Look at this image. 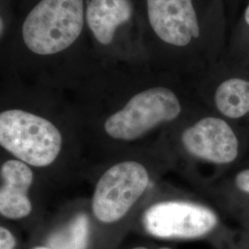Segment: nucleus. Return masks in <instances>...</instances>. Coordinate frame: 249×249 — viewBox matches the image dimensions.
<instances>
[{
  "instance_id": "obj_1",
  "label": "nucleus",
  "mask_w": 249,
  "mask_h": 249,
  "mask_svg": "<svg viewBox=\"0 0 249 249\" xmlns=\"http://www.w3.org/2000/svg\"><path fill=\"white\" fill-rule=\"evenodd\" d=\"M149 62L164 71H208L224 55L226 0H141Z\"/></svg>"
},
{
  "instance_id": "obj_2",
  "label": "nucleus",
  "mask_w": 249,
  "mask_h": 249,
  "mask_svg": "<svg viewBox=\"0 0 249 249\" xmlns=\"http://www.w3.org/2000/svg\"><path fill=\"white\" fill-rule=\"evenodd\" d=\"M85 8L86 0H20L1 43L2 59L16 70L75 77L92 59Z\"/></svg>"
},
{
  "instance_id": "obj_3",
  "label": "nucleus",
  "mask_w": 249,
  "mask_h": 249,
  "mask_svg": "<svg viewBox=\"0 0 249 249\" xmlns=\"http://www.w3.org/2000/svg\"><path fill=\"white\" fill-rule=\"evenodd\" d=\"M89 51L100 62L150 64L141 0H86Z\"/></svg>"
},
{
  "instance_id": "obj_4",
  "label": "nucleus",
  "mask_w": 249,
  "mask_h": 249,
  "mask_svg": "<svg viewBox=\"0 0 249 249\" xmlns=\"http://www.w3.org/2000/svg\"><path fill=\"white\" fill-rule=\"evenodd\" d=\"M124 97L104 122L105 131L115 140H137L152 128L176 120L183 112L177 89L160 81L146 80Z\"/></svg>"
},
{
  "instance_id": "obj_5",
  "label": "nucleus",
  "mask_w": 249,
  "mask_h": 249,
  "mask_svg": "<svg viewBox=\"0 0 249 249\" xmlns=\"http://www.w3.org/2000/svg\"><path fill=\"white\" fill-rule=\"evenodd\" d=\"M0 144L18 160L45 167L57 158L62 136L45 116L24 108L10 107L0 113Z\"/></svg>"
},
{
  "instance_id": "obj_6",
  "label": "nucleus",
  "mask_w": 249,
  "mask_h": 249,
  "mask_svg": "<svg viewBox=\"0 0 249 249\" xmlns=\"http://www.w3.org/2000/svg\"><path fill=\"white\" fill-rule=\"evenodd\" d=\"M149 182L148 171L138 161L113 165L96 184L91 201L94 216L102 223L119 221L142 196Z\"/></svg>"
},
{
  "instance_id": "obj_7",
  "label": "nucleus",
  "mask_w": 249,
  "mask_h": 249,
  "mask_svg": "<svg viewBox=\"0 0 249 249\" xmlns=\"http://www.w3.org/2000/svg\"><path fill=\"white\" fill-rule=\"evenodd\" d=\"M216 214L207 207L185 201H163L143 214L145 230L159 238H195L216 226Z\"/></svg>"
},
{
  "instance_id": "obj_8",
  "label": "nucleus",
  "mask_w": 249,
  "mask_h": 249,
  "mask_svg": "<svg viewBox=\"0 0 249 249\" xmlns=\"http://www.w3.org/2000/svg\"><path fill=\"white\" fill-rule=\"evenodd\" d=\"M182 143L193 156L216 163L231 162L238 154V141L231 126L216 116H206L187 127Z\"/></svg>"
},
{
  "instance_id": "obj_9",
  "label": "nucleus",
  "mask_w": 249,
  "mask_h": 249,
  "mask_svg": "<svg viewBox=\"0 0 249 249\" xmlns=\"http://www.w3.org/2000/svg\"><path fill=\"white\" fill-rule=\"evenodd\" d=\"M215 65L223 73L213 91L215 108L231 119L249 115V62L221 59Z\"/></svg>"
},
{
  "instance_id": "obj_10",
  "label": "nucleus",
  "mask_w": 249,
  "mask_h": 249,
  "mask_svg": "<svg viewBox=\"0 0 249 249\" xmlns=\"http://www.w3.org/2000/svg\"><path fill=\"white\" fill-rule=\"evenodd\" d=\"M0 176V213L11 220L26 217L33 209L27 195L34 181L33 171L21 160H9L1 165Z\"/></svg>"
},
{
  "instance_id": "obj_11",
  "label": "nucleus",
  "mask_w": 249,
  "mask_h": 249,
  "mask_svg": "<svg viewBox=\"0 0 249 249\" xmlns=\"http://www.w3.org/2000/svg\"><path fill=\"white\" fill-rule=\"evenodd\" d=\"M222 59L231 62H249V0L229 28L225 53Z\"/></svg>"
},
{
  "instance_id": "obj_12",
  "label": "nucleus",
  "mask_w": 249,
  "mask_h": 249,
  "mask_svg": "<svg viewBox=\"0 0 249 249\" xmlns=\"http://www.w3.org/2000/svg\"><path fill=\"white\" fill-rule=\"evenodd\" d=\"M89 234V222L86 216L80 215L61 231L49 238L50 249H86Z\"/></svg>"
},
{
  "instance_id": "obj_13",
  "label": "nucleus",
  "mask_w": 249,
  "mask_h": 249,
  "mask_svg": "<svg viewBox=\"0 0 249 249\" xmlns=\"http://www.w3.org/2000/svg\"><path fill=\"white\" fill-rule=\"evenodd\" d=\"M16 240L10 231L1 226L0 228V249H14Z\"/></svg>"
},
{
  "instance_id": "obj_14",
  "label": "nucleus",
  "mask_w": 249,
  "mask_h": 249,
  "mask_svg": "<svg viewBox=\"0 0 249 249\" xmlns=\"http://www.w3.org/2000/svg\"><path fill=\"white\" fill-rule=\"evenodd\" d=\"M227 1V10L229 17V24L231 25L234 18L236 17L241 5H243L247 0H226Z\"/></svg>"
},
{
  "instance_id": "obj_15",
  "label": "nucleus",
  "mask_w": 249,
  "mask_h": 249,
  "mask_svg": "<svg viewBox=\"0 0 249 249\" xmlns=\"http://www.w3.org/2000/svg\"><path fill=\"white\" fill-rule=\"evenodd\" d=\"M235 183L239 189L249 194V170L239 173L235 178Z\"/></svg>"
},
{
  "instance_id": "obj_16",
  "label": "nucleus",
  "mask_w": 249,
  "mask_h": 249,
  "mask_svg": "<svg viewBox=\"0 0 249 249\" xmlns=\"http://www.w3.org/2000/svg\"><path fill=\"white\" fill-rule=\"evenodd\" d=\"M146 249V248H143V247H138V248H135V249ZM168 249V248H161V249Z\"/></svg>"
},
{
  "instance_id": "obj_17",
  "label": "nucleus",
  "mask_w": 249,
  "mask_h": 249,
  "mask_svg": "<svg viewBox=\"0 0 249 249\" xmlns=\"http://www.w3.org/2000/svg\"><path fill=\"white\" fill-rule=\"evenodd\" d=\"M34 249H50L49 248H46V247H37V248H35Z\"/></svg>"
}]
</instances>
